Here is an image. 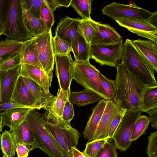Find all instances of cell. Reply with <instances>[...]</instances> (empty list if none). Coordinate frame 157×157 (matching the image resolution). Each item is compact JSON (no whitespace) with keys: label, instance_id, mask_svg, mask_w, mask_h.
<instances>
[{"label":"cell","instance_id":"f907efd6","mask_svg":"<svg viewBox=\"0 0 157 157\" xmlns=\"http://www.w3.org/2000/svg\"><path fill=\"white\" fill-rule=\"evenodd\" d=\"M71 149L72 157H86L82 152L78 150L77 148L72 147Z\"/></svg>","mask_w":157,"mask_h":157},{"label":"cell","instance_id":"f35d334b","mask_svg":"<svg viewBox=\"0 0 157 157\" xmlns=\"http://www.w3.org/2000/svg\"><path fill=\"white\" fill-rule=\"evenodd\" d=\"M108 140L105 138L88 142L82 153L86 157H94Z\"/></svg>","mask_w":157,"mask_h":157},{"label":"cell","instance_id":"83f0119b","mask_svg":"<svg viewBox=\"0 0 157 157\" xmlns=\"http://www.w3.org/2000/svg\"><path fill=\"white\" fill-rule=\"evenodd\" d=\"M69 92L59 87L56 96L43 108L53 115L63 119L64 106L68 100Z\"/></svg>","mask_w":157,"mask_h":157},{"label":"cell","instance_id":"5bb4252c","mask_svg":"<svg viewBox=\"0 0 157 157\" xmlns=\"http://www.w3.org/2000/svg\"><path fill=\"white\" fill-rule=\"evenodd\" d=\"M21 65L8 71L0 72V104L10 102L18 78Z\"/></svg>","mask_w":157,"mask_h":157},{"label":"cell","instance_id":"d4e9b609","mask_svg":"<svg viewBox=\"0 0 157 157\" xmlns=\"http://www.w3.org/2000/svg\"><path fill=\"white\" fill-rule=\"evenodd\" d=\"M21 1L23 21L29 33L35 37L46 31L43 22L31 14L24 6L22 0Z\"/></svg>","mask_w":157,"mask_h":157},{"label":"cell","instance_id":"7c38bea8","mask_svg":"<svg viewBox=\"0 0 157 157\" xmlns=\"http://www.w3.org/2000/svg\"><path fill=\"white\" fill-rule=\"evenodd\" d=\"M124 110H125L121 109L113 100H108L97 129L93 136L88 140V142L97 140L108 139L109 129L114 118Z\"/></svg>","mask_w":157,"mask_h":157},{"label":"cell","instance_id":"b9f144b4","mask_svg":"<svg viewBox=\"0 0 157 157\" xmlns=\"http://www.w3.org/2000/svg\"><path fill=\"white\" fill-rule=\"evenodd\" d=\"M94 157H118L114 144L107 141Z\"/></svg>","mask_w":157,"mask_h":157},{"label":"cell","instance_id":"7bdbcfd3","mask_svg":"<svg viewBox=\"0 0 157 157\" xmlns=\"http://www.w3.org/2000/svg\"><path fill=\"white\" fill-rule=\"evenodd\" d=\"M148 157H157V132L151 133L148 136L146 150Z\"/></svg>","mask_w":157,"mask_h":157},{"label":"cell","instance_id":"603a6c76","mask_svg":"<svg viewBox=\"0 0 157 157\" xmlns=\"http://www.w3.org/2000/svg\"><path fill=\"white\" fill-rule=\"evenodd\" d=\"M20 52L21 64L36 66L43 70L34 37L24 42Z\"/></svg>","mask_w":157,"mask_h":157},{"label":"cell","instance_id":"4dcf8cb0","mask_svg":"<svg viewBox=\"0 0 157 157\" xmlns=\"http://www.w3.org/2000/svg\"><path fill=\"white\" fill-rule=\"evenodd\" d=\"M24 42L6 38L0 41V59L5 56L20 52Z\"/></svg>","mask_w":157,"mask_h":157},{"label":"cell","instance_id":"277c9868","mask_svg":"<svg viewBox=\"0 0 157 157\" xmlns=\"http://www.w3.org/2000/svg\"><path fill=\"white\" fill-rule=\"evenodd\" d=\"M26 120L33 132L38 148L49 157H66L46 127L43 114L33 110L29 112Z\"/></svg>","mask_w":157,"mask_h":157},{"label":"cell","instance_id":"db71d44e","mask_svg":"<svg viewBox=\"0 0 157 157\" xmlns=\"http://www.w3.org/2000/svg\"><path fill=\"white\" fill-rule=\"evenodd\" d=\"M2 157H7L6 156L4 155H3V156H2Z\"/></svg>","mask_w":157,"mask_h":157},{"label":"cell","instance_id":"6da1fadb","mask_svg":"<svg viewBox=\"0 0 157 157\" xmlns=\"http://www.w3.org/2000/svg\"><path fill=\"white\" fill-rule=\"evenodd\" d=\"M116 68V90L113 100L121 109L126 110L125 115L143 112V93L148 86L136 78L122 63Z\"/></svg>","mask_w":157,"mask_h":157},{"label":"cell","instance_id":"4316f807","mask_svg":"<svg viewBox=\"0 0 157 157\" xmlns=\"http://www.w3.org/2000/svg\"><path fill=\"white\" fill-rule=\"evenodd\" d=\"M90 45L83 36L78 33L71 44L75 60L82 61L89 60Z\"/></svg>","mask_w":157,"mask_h":157},{"label":"cell","instance_id":"8992f818","mask_svg":"<svg viewBox=\"0 0 157 157\" xmlns=\"http://www.w3.org/2000/svg\"><path fill=\"white\" fill-rule=\"evenodd\" d=\"M123 45V40L109 44H90L89 59L101 66L117 67L121 62Z\"/></svg>","mask_w":157,"mask_h":157},{"label":"cell","instance_id":"74e56055","mask_svg":"<svg viewBox=\"0 0 157 157\" xmlns=\"http://www.w3.org/2000/svg\"><path fill=\"white\" fill-rule=\"evenodd\" d=\"M53 12L50 10L44 1L40 10V19L44 23L45 30L51 29L55 21Z\"/></svg>","mask_w":157,"mask_h":157},{"label":"cell","instance_id":"d6986e66","mask_svg":"<svg viewBox=\"0 0 157 157\" xmlns=\"http://www.w3.org/2000/svg\"><path fill=\"white\" fill-rule=\"evenodd\" d=\"M11 131L16 145L18 143L24 144L30 151L38 148L33 132L26 119Z\"/></svg>","mask_w":157,"mask_h":157},{"label":"cell","instance_id":"11a10c76","mask_svg":"<svg viewBox=\"0 0 157 157\" xmlns=\"http://www.w3.org/2000/svg\"><path fill=\"white\" fill-rule=\"evenodd\" d=\"M0 63H1V61H0Z\"/></svg>","mask_w":157,"mask_h":157},{"label":"cell","instance_id":"ee69618b","mask_svg":"<svg viewBox=\"0 0 157 157\" xmlns=\"http://www.w3.org/2000/svg\"><path fill=\"white\" fill-rule=\"evenodd\" d=\"M126 111L124 110L117 114L114 118L111 124L108 135L107 141L111 142L113 141V134L125 115Z\"/></svg>","mask_w":157,"mask_h":157},{"label":"cell","instance_id":"816d5d0a","mask_svg":"<svg viewBox=\"0 0 157 157\" xmlns=\"http://www.w3.org/2000/svg\"><path fill=\"white\" fill-rule=\"evenodd\" d=\"M71 0H58L60 6H63L68 7L70 6Z\"/></svg>","mask_w":157,"mask_h":157},{"label":"cell","instance_id":"7402d4cb","mask_svg":"<svg viewBox=\"0 0 157 157\" xmlns=\"http://www.w3.org/2000/svg\"><path fill=\"white\" fill-rule=\"evenodd\" d=\"M136 47L157 71V43L150 40L141 39L132 41Z\"/></svg>","mask_w":157,"mask_h":157},{"label":"cell","instance_id":"e575fe53","mask_svg":"<svg viewBox=\"0 0 157 157\" xmlns=\"http://www.w3.org/2000/svg\"><path fill=\"white\" fill-rule=\"evenodd\" d=\"M0 60V71H8L21 64L20 52L5 56Z\"/></svg>","mask_w":157,"mask_h":157},{"label":"cell","instance_id":"8d00e7d4","mask_svg":"<svg viewBox=\"0 0 157 157\" xmlns=\"http://www.w3.org/2000/svg\"><path fill=\"white\" fill-rule=\"evenodd\" d=\"M53 52L55 55H66L71 53V49L69 43L58 36H55L52 39Z\"/></svg>","mask_w":157,"mask_h":157},{"label":"cell","instance_id":"d590c367","mask_svg":"<svg viewBox=\"0 0 157 157\" xmlns=\"http://www.w3.org/2000/svg\"><path fill=\"white\" fill-rule=\"evenodd\" d=\"M10 7V0H0V35L6 29Z\"/></svg>","mask_w":157,"mask_h":157},{"label":"cell","instance_id":"ab89813d","mask_svg":"<svg viewBox=\"0 0 157 157\" xmlns=\"http://www.w3.org/2000/svg\"><path fill=\"white\" fill-rule=\"evenodd\" d=\"M98 75L108 98V100H113L115 96L116 90L115 80H112L106 77L100 72Z\"/></svg>","mask_w":157,"mask_h":157},{"label":"cell","instance_id":"9c48e42d","mask_svg":"<svg viewBox=\"0 0 157 157\" xmlns=\"http://www.w3.org/2000/svg\"><path fill=\"white\" fill-rule=\"evenodd\" d=\"M34 37L42 69L52 80L55 61L52 46L51 29L46 30Z\"/></svg>","mask_w":157,"mask_h":157},{"label":"cell","instance_id":"836d02e7","mask_svg":"<svg viewBox=\"0 0 157 157\" xmlns=\"http://www.w3.org/2000/svg\"><path fill=\"white\" fill-rule=\"evenodd\" d=\"M150 124L149 117L146 115H140L134 125L131 138L132 142L135 141L145 133Z\"/></svg>","mask_w":157,"mask_h":157},{"label":"cell","instance_id":"ba28073f","mask_svg":"<svg viewBox=\"0 0 157 157\" xmlns=\"http://www.w3.org/2000/svg\"><path fill=\"white\" fill-rule=\"evenodd\" d=\"M10 7L6 29L7 38L24 42L33 37L25 28L23 21L21 0H10Z\"/></svg>","mask_w":157,"mask_h":157},{"label":"cell","instance_id":"ffe728a7","mask_svg":"<svg viewBox=\"0 0 157 157\" xmlns=\"http://www.w3.org/2000/svg\"><path fill=\"white\" fill-rule=\"evenodd\" d=\"M108 100L102 99L92 109V112L83 132L85 139H90L94 133L105 108Z\"/></svg>","mask_w":157,"mask_h":157},{"label":"cell","instance_id":"44dd1931","mask_svg":"<svg viewBox=\"0 0 157 157\" xmlns=\"http://www.w3.org/2000/svg\"><path fill=\"white\" fill-rule=\"evenodd\" d=\"M11 101L27 107L32 108L36 109L34 101L21 75L17 82Z\"/></svg>","mask_w":157,"mask_h":157},{"label":"cell","instance_id":"60d3db41","mask_svg":"<svg viewBox=\"0 0 157 157\" xmlns=\"http://www.w3.org/2000/svg\"><path fill=\"white\" fill-rule=\"evenodd\" d=\"M22 2L25 7L31 14L40 19V9L44 3V0H22Z\"/></svg>","mask_w":157,"mask_h":157},{"label":"cell","instance_id":"5b68a950","mask_svg":"<svg viewBox=\"0 0 157 157\" xmlns=\"http://www.w3.org/2000/svg\"><path fill=\"white\" fill-rule=\"evenodd\" d=\"M98 70L90 62L75 60L74 62L73 79L85 89L94 92L102 99L108 100L100 79Z\"/></svg>","mask_w":157,"mask_h":157},{"label":"cell","instance_id":"d6a6232c","mask_svg":"<svg viewBox=\"0 0 157 157\" xmlns=\"http://www.w3.org/2000/svg\"><path fill=\"white\" fill-rule=\"evenodd\" d=\"M91 0H71L70 6L82 17V19H91Z\"/></svg>","mask_w":157,"mask_h":157},{"label":"cell","instance_id":"2e32d148","mask_svg":"<svg viewBox=\"0 0 157 157\" xmlns=\"http://www.w3.org/2000/svg\"><path fill=\"white\" fill-rule=\"evenodd\" d=\"M81 19L67 16L61 19L55 29V34L67 42L70 46L72 41L78 33V25Z\"/></svg>","mask_w":157,"mask_h":157},{"label":"cell","instance_id":"484cf974","mask_svg":"<svg viewBox=\"0 0 157 157\" xmlns=\"http://www.w3.org/2000/svg\"><path fill=\"white\" fill-rule=\"evenodd\" d=\"M102 98L97 94L89 89H85L79 91L70 90L69 101L78 106H83L99 102Z\"/></svg>","mask_w":157,"mask_h":157},{"label":"cell","instance_id":"bcb514c9","mask_svg":"<svg viewBox=\"0 0 157 157\" xmlns=\"http://www.w3.org/2000/svg\"><path fill=\"white\" fill-rule=\"evenodd\" d=\"M16 151L17 157H27L31 151L26 145L22 143H18L16 145Z\"/></svg>","mask_w":157,"mask_h":157},{"label":"cell","instance_id":"3957f363","mask_svg":"<svg viewBox=\"0 0 157 157\" xmlns=\"http://www.w3.org/2000/svg\"><path fill=\"white\" fill-rule=\"evenodd\" d=\"M48 130L57 142L66 157H72L71 148H77L81 134L70 122L46 111L43 114Z\"/></svg>","mask_w":157,"mask_h":157},{"label":"cell","instance_id":"52a82bcc","mask_svg":"<svg viewBox=\"0 0 157 157\" xmlns=\"http://www.w3.org/2000/svg\"><path fill=\"white\" fill-rule=\"evenodd\" d=\"M101 10L103 14L115 21L127 19L144 20L150 22L155 13L138 6L134 3L125 5L116 2L107 5Z\"/></svg>","mask_w":157,"mask_h":157},{"label":"cell","instance_id":"f1b7e54d","mask_svg":"<svg viewBox=\"0 0 157 157\" xmlns=\"http://www.w3.org/2000/svg\"><path fill=\"white\" fill-rule=\"evenodd\" d=\"M100 23L91 18L82 19L78 25L77 32L83 36L88 44H90L98 31Z\"/></svg>","mask_w":157,"mask_h":157},{"label":"cell","instance_id":"30bf717a","mask_svg":"<svg viewBox=\"0 0 157 157\" xmlns=\"http://www.w3.org/2000/svg\"><path fill=\"white\" fill-rule=\"evenodd\" d=\"M141 113L138 111L125 115L115 132L113 139L116 148L120 151H124L130 146L133 129Z\"/></svg>","mask_w":157,"mask_h":157},{"label":"cell","instance_id":"7a4b0ae2","mask_svg":"<svg viewBox=\"0 0 157 157\" xmlns=\"http://www.w3.org/2000/svg\"><path fill=\"white\" fill-rule=\"evenodd\" d=\"M121 63L146 86H157L154 69L131 39H127L123 44Z\"/></svg>","mask_w":157,"mask_h":157},{"label":"cell","instance_id":"cb8c5ba5","mask_svg":"<svg viewBox=\"0 0 157 157\" xmlns=\"http://www.w3.org/2000/svg\"><path fill=\"white\" fill-rule=\"evenodd\" d=\"M123 40L113 27L108 24L100 23L98 31L90 44H106L113 43Z\"/></svg>","mask_w":157,"mask_h":157},{"label":"cell","instance_id":"8fae6325","mask_svg":"<svg viewBox=\"0 0 157 157\" xmlns=\"http://www.w3.org/2000/svg\"><path fill=\"white\" fill-rule=\"evenodd\" d=\"M56 74L59 82V87L70 92V86L73 79L74 61L71 53L66 55H55Z\"/></svg>","mask_w":157,"mask_h":157},{"label":"cell","instance_id":"f6af8a7d","mask_svg":"<svg viewBox=\"0 0 157 157\" xmlns=\"http://www.w3.org/2000/svg\"><path fill=\"white\" fill-rule=\"evenodd\" d=\"M73 105L68 100L66 103L63 113V119L70 122L74 116Z\"/></svg>","mask_w":157,"mask_h":157},{"label":"cell","instance_id":"681fc988","mask_svg":"<svg viewBox=\"0 0 157 157\" xmlns=\"http://www.w3.org/2000/svg\"><path fill=\"white\" fill-rule=\"evenodd\" d=\"M50 10L53 12L56 9L60 6L58 0H44Z\"/></svg>","mask_w":157,"mask_h":157},{"label":"cell","instance_id":"9f6ffc18","mask_svg":"<svg viewBox=\"0 0 157 157\" xmlns=\"http://www.w3.org/2000/svg\"><path fill=\"white\" fill-rule=\"evenodd\" d=\"M1 40H0V41Z\"/></svg>","mask_w":157,"mask_h":157},{"label":"cell","instance_id":"4fadbf2b","mask_svg":"<svg viewBox=\"0 0 157 157\" xmlns=\"http://www.w3.org/2000/svg\"><path fill=\"white\" fill-rule=\"evenodd\" d=\"M115 21L120 26L126 28L131 32L157 43V27L149 21L127 19Z\"/></svg>","mask_w":157,"mask_h":157},{"label":"cell","instance_id":"c3c4849f","mask_svg":"<svg viewBox=\"0 0 157 157\" xmlns=\"http://www.w3.org/2000/svg\"><path fill=\"white\" fill-rule=\"evenodd\" d=\"M16 107H27L11 101L8 102L0 104V112L2 111H5L6 110Z\"/></svg>","mask_w":157,"mask_h":157},{"label":"cell","instance_id":"7dc6e473","mask_svg":"<svg viewBox=\"0 0 157 157\" xmlns=\"http://www.w3.org/2000/svg\"><path fill=\"white\" fill-rule=\"evenodd\" d=\"M145 112L149 115L151 126L157 129V107L148 110Z\"/></svg>","mask_w":157,"mask_h":157},{"label":"cell","instance_id":"ac0fdd59","mask_svg":"<svg viewBox=\"0 0 157 157\" xmlns=\"http://www.w3.org/2000/svg\"><path fill=\"white\" fill-rule=\"evenodd\" d=\"M24 82L34 99L35 109L43 108L55 96L46 93L37 83L30 79L22 76Z\"/></svg>","mask_w":157,"mask_h":157},{"label":"cell","instance_id":"f546056e","mask_svg":"<svg viewBox=\"0 0 157 157\" xmlns=\"http://www.w3.org/2000/svg\"><path fill=\"white\" fill-rule=\"evenodd\" d=\"M1 149L3 155L7 157L15 155L16 145L13 134L10 130H5L0 135Z\"/></svg>","mask_w":157,"mask_h":157},{"label":"cell","instance_id":"1f68e13d","mask_svg":"<svg viewBox=\"0 0 157 157\" xmlns=\"http://www.w3.org/2000/svg\"><path fill=\"white\" fill-rule=\"evenodd\" d=\"M157 107V86L147 87L144 91L142 98L143 112Z\"/></svg>","mask_w":157,"mask_h":157},{"label":"cell","instance_id":"e0dca14e","mask_svg":"<svg viewBox=\"0 0 157 157\" xmlns=\"http://www.w3.org/2000/svg\"><path fill=\"white\" fill-rule=\"evenodd\" d=\"M35 110L32 108L16 107L4 111L0 113L3 126H6L10 131L14 129L26 119L29 112Z\"/></svg>","mask_w":157,"mask_h":157},{"label":"cell","instance_id":"9a60e30c","mask_svg":"<svg viewBox=\"0 0 157 157\" xmlns=\"http://www.w3.org/2000/svg\"><path fill=\"white\" fill-rule=\"evenodd\" d=\"M21 75L30 79L37 83L46 93L49 92L52 80L43 70L36 66L21 64Z\"/></svg>","mask_w":157,"mask_h":157},{"label":"cell","instance_id":"f5cc1de1","mask_svg":"<svg viewBox=\"0 0 157 157\" xmlns=\"http://www.w3.org/2000/svg\"><path fill=\"white\" fill-rule=\"evenodd\" d=\"M2 117L0 113V135L3 128Z\"/></svg>","mask_w":157,"mask_h":157}]
</instances>
